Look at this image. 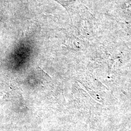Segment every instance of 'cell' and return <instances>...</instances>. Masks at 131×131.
<instances>
[{"label": "cell", "mask_w": 131, "mask_h": 131, "mask_svg": "<svg viewBox=\"0 0 131 131\" xmlns=\"http://www.w3.org/2000/svg\"><path fill=\"white\" fill-rule=\"evenodd\" d=\"M2 19H3V18H2V14H1V13L0 12V22L2 21Z\"/></svg>", "instance_id": "cell-1"}]
</instances>
